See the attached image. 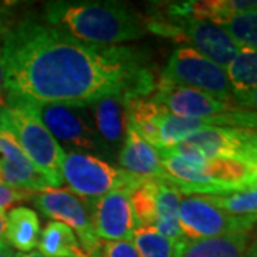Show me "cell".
Returning <instances> with one entry per match:
<instances>
[{"label": "cell", "mask_w": 257, "mask_h": 257, "mask_svg": "<svg viewBox=\"0 0 257 257\" xmlns=\"http://www.w3.org/2000/svg\"><path fill=\"white\" fill-rule=\"evenodd\" d=\"M0 183H3V176H2V170H0Z\"/></svg>", "instance_id": "33"}, {"label": "cell", "mask_w": 257, "mask_h": 257, "mask_svg": "<svg viewBox=\"0 0 257 257\" xmlns=\"http://www.w3.org/2000/svg\"><path fill=\"white\" fill-rule=\"evenodd\" d=\"M35 194L36 193L20 190V189H15L8 184L0 183V210H12L19 203L33 200Z\"/></svg>", "instance_id": "25"}, {"label": "cell", "mask_w": 257, "mask_h": 257, "mask_svg": "<svg viewBox=\"0 0 257 257\" xmlns=\"http://www.w3.org/2000/svg\"><path fill=\"white\" fill-rule=\"evenodd\" d=\"M119 165L121 166V170L139 179L166 180L162 157L157 149L147 143L143 138H140L130 126L119 152Z\"/></svg>", "instance_id": "14"}, {"label": "cell", "mask_w": 257, "mask_h": 257, "mask_svg": "<svg viewBox=\"0 0 257 257\" xmlns=\"http://www.w3.org/2000/svg\"><path fill=\"white\" fill-rule=\"evenodd\" d=\"M0 257H16V254H15V250L6 243L0 246Z\"/></svg>", "instance_id": "29"}, {"label": "cell", "mask_w": 257, "mask_h": 257, "mask_svg": "<svg viewBox=\"0 0 257 257\" xmlns=\"http://www.w3.org/2000/svg\"><path fill=\"white\" fill-rule=\"evenodd\" d=\"M226 74L233 94L257 87V50L241 47L239 55L227 66Z\"/></svg>", "instance_id": "19"}, {"label": "cell", "mask_w": 257, "mask_h": 257, "mask_svg": "<svg viewBox=\"0 0 257 257\" xmlns=\"http://www.w3.org/2000/svg\"><path fill=\"white\" fill-rule=\"evenodd\" d=\"M219 25L240 46L257 50V12L227 19Z\"/></svg>", "instance_id": "23"}, {"label": "cell", "mask_w": 257, "mask_h": 257, "mask_svg": "<svg viewBox=\"0 0 257 257\" xmlns=\"http://www.w3.org/2000/svg\"><path fill=\"white\" fill-rule=\"evenodd\" d=\"M179 223L183 237L210 239L224 234L253 231L257 217H237L216 207L206 196H187L179 207Z\"/></svg>", "instance_id": "8"}, {"label": "cell", "mask_w": 257, "mask_h": 257, "mask_svg": "<svg viewBox=\"0 0 257 257\" xmlns=\"http://www.w3.org/2000/svg\"><path fill=\"white\" fill-rule=\"evenodd\" d=\"M89 257H140L132 241L100 240L96 250Z\"/></svg>", "instance_id": "24"}, {"label": "cell", "mask_w": 257, "mask_h": 257, "mask_svg": "<svg viewBox=\"0 0 257 257\" xmlns=\"http://www.w3.org/2000/svg\"><path fill=\"white\" fill-rule=\"evenodd\" d=\"M128 100L126 94H109L87 104L94 128L111 156L120 152L127 133Z\"/></svg>", "instance_id": "13"}, {"label": "cell", "mask_w": 257, "mask_h": 257, "mask_svg": "<svg viewBox=\"0 0 257 257\" xmlns=\"http://www.w3.org/2000/svg\"><path fill=\"white\" fill-rule=\"evenodd\" d=\"M149 97L176 116L189 119H213L237 107L200 90L162 82Z\"/></svg>", "instance_id": "11"}, {"label": "cell", "mask_w": 257, "mask_h": 257, "mask_svg": "<svg viewBox=\"0 0 257 257\" xmlns=\"http://www.w3.org/2000/svg\"><path fill=\"white\" fill-rule=\"evenodd\" d=\"M6 104L19 106L32 113L47 132L66 145L111 157L109 149L99 138L87 106L45 103L6 96Z\"/></svg>", "instance_id": "3"}, {"label": "cell", "mask_w": 257, "mask_h": 257, "mask_svg": "<svg viewBox=\"0 0 257 257\" xmlns=\"http://www.w3.org/2000/svg\"><path fill=\"white\" fill-rule=\"evenodd\" d=\"M6 106V89H5V64L0 49V109Z\"/></svg>", "instance_id": "27"}, {"label": "cell", "mask_w": 257, "mask_h": 257, "mask_svg": "<svg viewBox=\"0 0 257 257\" xmlns=\"http://www.w3.org/2000/svg\"><path fill=\"white\" fill-rule=\"evenodd\" d=\"M3 109V107H2ZM2 109H0V130H2Z\"/></svg>", "instance_id": "32"}, {"label": "cell", "mask_w": 257, "mask_h": 257, "mask_svg": "<svg viewBox=\"0 0 257 257\" xmlns=\"http://www.w3.org/2000/svg\"><path fill=\"white\" fill-rule=\"evenodd\" d=\"M62 176L72 193L86 202H94L119 189L133 193L146 182L111 166L100 157L74 150L64 155Z\"/></svg>", "instance_id": "5"}, {"label": "cell", "mask_w": 257, "mask_h": 257, "mask_svg": "<svg viewBox=\"0 0 257 257\" xmlns=\"http://www.w3.org/2000/svg\"><path fill=\"white\" fill-rule=\"evenodd\" d=\"M159 180L160 179L146 180L130 194V202L139 226H155Z\"/></svg>", "instance_id": "22"}, {"label": "cell", "mask_w": 257, "mask_h": 257, "mask_svg": "<svg viewBox=\"0 0 257 257\" xmlns=\"http://www.w3.org/2000/svg\"><path fill=\"white\" fill-rule=\"evenodd\" d=\"M45 19L67 36L99 46L135 40L147 32L145 19L120 2H49Z\"/></svg>", "instance_id": "2"}, {"label": "cell", "mask_w": 257, "mask_h": 257, "mask_svg": "<svg viewBox=\"0 0 257 257\" xmlns=\"http://www.w3.org/2000/svg\"><path fill=\"white\" fill-rule=\"evenodd\" d=\"M40 239V221L35 210L19 206L8 216L6 243L20 253H29L36 247Z\"/></svg>", "instance_id": "17"}, {"label": "cell", "mask_w": 257, "mask_h": 257, "mask_svg": "<svg viewBox=\"0 0 257 257\" xmlns=\"http://www.w3.org/2000/svg\"><path fill=\"white\" fill-rule=\"evenodd\" d=\"M233 103L241 109L257 111V87L248 92L233 94Z\"/></svg>", "instance_id": "26"}, {"label": "cell", "mask_w": 257, "mask_h": 257, "mask_svg": "<svg viewBox=\"0 0 257 257\" xmlns=\"http://www.w3.org/2000/svg\"><path fill=\"white\" fill-rule=\"evenodd\" d=\"M37 247L46 257H87L73 230L59 221H50L43 229Z\"/></svg>", "instance_id": "18"}, {"label": "cell", "mask_w": 257, "mask_h": 257, "mask_svg": "<svg viewBox=\"0 0 257 257\" xmlns=\"http://www.w3.org/2000/svg\"><path fill=\"white\" fill-rule=\"evenodd\" d=\"M132 243L140 257H173L175 241L160 234L153 226H139Z\"/></svg>", "instance_id": "20"}, {"label": "cell", "mask_w": 257, "mask_h": 257, "mask_svg": "<svg viewBox=\"0 0 257 257\" xmlns=\"http://www.w3.org/2000/svg\"><path fill=\"white\" fill-rule=\"evenodd\" d=\"M253 241V233H234L210 239L176 241L173 257H246Z\"/></svg>", "instance_id": "15"}, {"label": "cell", "mask_w": 257, "mask_h": 257, "mask_svg": "<svg viewBox=\"0 0 257 257\" xmlns=\"http://www.w3.org/2000/svg\"><path fill=\"white\" fill-rule=\"evenodd\" d=\"M0 170L3 183L15 189L32 193L50 189L46 177L26 156L16 138L5 128L0 130Z\"/></svg>", "instance_id": "12"}, {"label": "cell", "mask_w": 257, "mask_h": 257, "mask_svg": "<svg viewBox=\"0 0 257 257\" xmlns=\"http://www.w3.org/2000/svg\"><path fill=\"white\" fill-rule=\"evenodd\" d=\"M16 257H46L43 256L42 253H39V251H29V253H19L16 254Z\"/></svg>", "instance_id": "31"}, {"label": "cell", "mask_w": 257, "mask_h": 257, "mask_svg": "<svg viewBox=\"0 0 257 257\" xmlns=\"http://www.w3.org/2000/svg\"><path fill=\"white\" fill-rule=\"evenodd\" d=\"M2 128L16 138L26 156L46 177L50 187L63 184L62 165L66 152L32 113L19 106L6 104L2 109Z\"/></svg>", "instance_id": "4"}, {"label": "cell", "mask_w": 257, "mask_h": 257, "mask_svg": "<svg viewBox=\"0 0 257 257\" xmlns=\"http://www.w3.org/2000/svg\"><path fill=\"white\" fill-rule=\"evenodd\" d=\"M157 152L160 155H175L196 162L227 157L257 166L256 128H203L176 146Z\"/></svg>", "instance_id": "6"}, {"label": "cell", "mask_w": 257, "mask_h": 257, "mask_svg": "<svg viewBox=\"0 0 257 257\" xmlns=\"http://www.w3.org/2000/svg\"><path fill=\"white\" fill-rule=\"evenodd\" d=\"M256 139H257V128H256Z\"/></svg>", "instance_id": "34"}, {"label": "cell", "mask_w": 257, "mask_h": 257, "mask_svg": "<svg viewBox=\"0 0 257 257\" xmlns=\"http://www.w3.org/2000/svg\"><path fill=\"white\" fill-rule=\"evenodd\" d=\"M160 82L200 90L233 103V90L226 70L190 46L177 47L172 53Z\"/></svg>", "instance_id": "7"}, {"label": "cell", "mask_w": 257, "mask_h": 257, "mask_svg": "<svg viewBox=\"0 0 257 257\" xmlns=\"http://www.w3.org/2000/svg\"><path fill=\"white\" fill-rule=\"evenodd\" d=\"M6 96L87 106L109 94L149 97L155 74L140 52L90 45L35 20L3 30Z\"/></svg>", "instance_id": "1"}, {"label": "cell", "mask_w": 257, "mask_h": 257, "mask_svg": "<svg viewBox=\"0 0 257 257\" xmlns=\"http://www.w3.org/2000/svg\"><path fill=\"white\" fill-rule=\"evenodd\" d=\"M132 192L119 189L90 202L94 233L100 240L132 241L138 219L130 202Z\"/></svg>", "instance_id": "10"}, {"label": "cell", "mask_w": 257, "mask_h": 257, "mask_svg": "<svg viewBox=\"0 0 257 257\" xmlns=\"http://www.w3.org/2000/svg\"><path fill=\"white\" fill-rule=\"evenodd\" d=\"M182 202V193L175 184L167 180H159L156 199V221L155 229L172 241L183 239L180 223H179V207Z\"/></svg>", "instance_id": "16"}, {"label": "cell", "mask_w": 257, "mask_h": 257, "mask_svg": "<svg viewBox=\"0 0 257 257\" xmlns=\"http://www.w3.org/2000/svg\"><path fill=\"white\" fill-rule=\"evenodd\" d=\"M33 203L46 217H52L73 230L86 256L89 257L96 250L100 239L93 227L90 202L66 189H49L36 193Z\"/></svg>", "instance_id": "9"}, {"label": "cell", "mask_w": 257, "mask_h": 257, "mask_svg": "<svg viewBox=\"0 0 257 257\" xmlns=\"http://www.w3.org/2000/svg\"><path fill=\"white\" fill-rule=\"evenodd\" d=\"M6 227H8V216L6 211L0 210V246L6 244Z\"/></svg>", "instance_id": "28"}, {"label": "cell", "mask_w": 257, "mask_h": 257, "mask_svg": "<svg viewBox=\"0 0 257 257\" xmlns=\"http://www.w3.org/2000/svg\"><path fill=\"white\" fill-rule=\"evenodd\" d=\"M216 207L237 217H257V186L223 196H206Z\"/></svg>", "instance_id": "21"}, {"label": "cell", "mask_w": 257, "mask_h": 257, "mask_svg": "<svg viewBox=\"0 0 257 257\" xmlns=\"http://www.w3.org/2000/svg\"><path fill=\"white\" fill-rule=\"evenodd\" d=\"M246 257H257V237L256 239H253V241H251V244H250V247H248Z\"/></svg>", "instance_id": "30"}]
</instances>
